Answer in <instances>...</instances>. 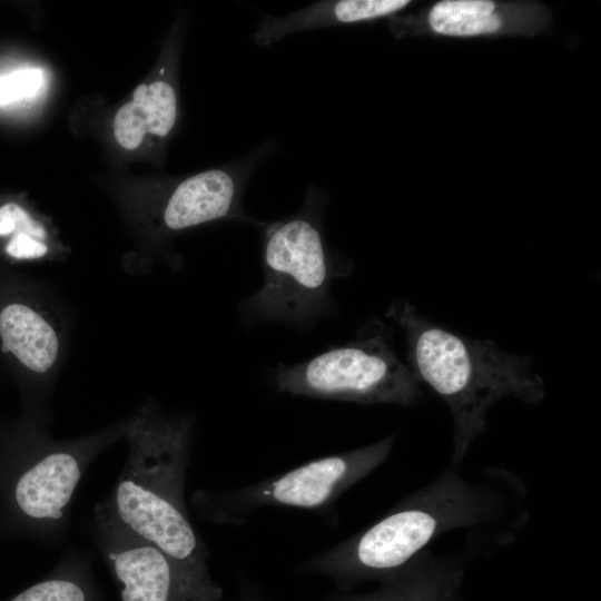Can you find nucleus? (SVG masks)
Instances as JSON below:
<instances>
[{"label": "nucleus", "instance_id": "10", "mask_svg": "<svg viewBox=\"0 0 601 601\" xmlns=\"http://www.w3.org/2000/svg\"><path fill=\"white\" fill-rule=\"evenodd\" d=\"M0 352L24 371L42 374L57 361L59 339L37 309L9 297L0 304Z\"/></svg>", "mask_w": 601, "mask_h": 601}, {"label": "nucleus", "instance_id": "16", "mask_svg": "<svg viewBox=\"0 0 601 601\" xmlns=\"http://www.w3.org/2000/svg\"><path fill=\"white\" fill-rule=\"evenodd\" d=\"M19 235H29L38 239H46L43 227L30 214L16 203L0 206V237L11 238Z\"/></svg>", "mask_w": 601, "mask_h": 601}, {"label": "nucleus", "instance_id": "9", "mask_svg": "<svg viewBox=\"0 0 601 601\" xmlns=\"http://www.w3.org/2000/svg\"><path fill=\"white\" fill-rule=\"evenodd\" d=\"M408 3V0L319 1L285 16L266 17L258 23L253 39L256 45L268 47L297 32L391 16Z\"/></svg>", "mask_w": 601, "mask_h": 601}, {"label": "nucleus", "instance_id": "13", "mask_svg": "<svg viewBox=\"0 0 601 601\" xmlns=\"http://www.w3.org/2000/svg\"><path fill=\"white\" fill-rule=\"evenodd\" d=\"M442 581L412 580L396 577L390 585L370 595L343 598L336 601H447L451 592Z\"/></svg>", "mask_w": 601, "mask_h": 601}, {"label": "nucleus", "instance_id": "2", "mask_svg": "<svg viewBox=\"0 0 601 601\" xmlns=\"http://www.w3.org/2000/svg\"><path fill=\"white\" fill-rule=\"evenodd\" d=\"M130 451L102 511L132 535L158 548L210 601L221 600L207 552L185 505L187 427L176 421H140L128 434Z\"/></svg>", "mask_w": 601, "mask_h": 601}, {"label": "nucleus", "instance_id": "17", "mask_svg": "<svg viewBox=\"0 0 601 601\" xmlns=\"http://www.w3.org/2000/svg\"><path fill=\"white\" fill-rule=\"evenodd\" d=\"M238 601H265V599L256 594L247 593L243 594Z\"/></svg>", "mask_w": 601, "mask_h": 601}, {"label": "nucleus", "instance_id": "1", "mask_svg": "<svg viewBox=\"0 0 601 601\" xmlns=\"http://www.w3.org/2000/svg\"><path fill=\"white\" fill-rule=\"evenodd\" d=\"M403 331L410 368L449 406L454 420V462L460 463L486 426L491 406L505 396L535 404L544 397L542 377L529 355L511 354L426 319L405 299L386 312Z\"/></svg>", "mask_w": 601, "mask_h": 601}, {"label": "nucleus", "instance_id": "15", "mask_svg": "<svg viewBox=\"0 0 601 601\" xmlns=\"http://www.w3.org/2000/svg\"><path fill=\"white\" fill-rule=\"evenodd\" d=\"M42 82L40 68H23L0 76V106L33 97Z\"/></svg>", "mask_w": 601, "mask_h": 601}, {"label": "nucleus", "instance_id": "6", "mask_svg": "<svg viewBox=\"0 0 601 601\" xmlns=\"http://www.w3.org/2000/svg\"><path fill=\"white\" fill-rule=\"evenodd\" d=\"M394 436L342 454L308 462L270 481L229 492L215 506L217 518L237 516L259 506L319 509L335 501L388 455Z\"/></svg>", "mask_w": 601, "mask_h": 601}, {"label": "nucleus", "instance_id": "5", "mask_svg": "<svg viewBox=\"0 0 601 601\" xmlns=\"http://www.w3.org/2000/svg\"><path fill=\"white\" fill-rule=\"evenodd\" d=\"M449 522L436 509L405 506L352 541L307 561L303 570L331 578L342 587L373 578L392 579Z\"/></svg>", "mask_w": 601, "mask_h": 601}, {"label": "nucleus", "instance_id": "14", "mask_svg": "<svg viewBox=\"0 0 601 601\" xmlns=\"http://www.w3.org/2000/svg\"><path fill=\"white\" fill-rule=\"evenodd\" d=\"M12 601H87V594L77 582L56 578L26 589Z\"/></svg>", "mask_w": 601, "mask_h": 601}, {"label": "nucleus", "instance_id": "4", "mask_svg": "<svg viewBox=\"0 0 601 601\" xmlns=\"http://www.w3.org/2000/svg\"><path fill=\"white\" fill-rule=\"evenodd\" d=\"M273 381L284 393L363 404L411 405L421 396L420 382L395 354L382 324L308 361L279 365Z\"/></svg>", "mask_w": 601, "mask_h": 601}, {"label": "nucleus", "instance_id": "11", "mask_svg": "<svg viewBox=\"0 0 601 601\" xmlns=\"http://www.w3.org/2000/svg\"><path fill=\"white\" fill-rule=\"evenodd\" d=\"M176 91L168 81L159 79L141 83L114 118V135L126 149H136L146 134L166 137L176 122Z\"/></svg>", "mask_w": 601, "mask_h": 601}, {"label": "nucleus", "instance_id": "12", "mask_svg": "<svg viewBox=\"0 0 601 601\" xmlns=\"http://www.w3.org/2000/svg\"><path fill=\"white\" fill-rule=\"evenodd\" d=\"M497 9L490 0H444L432 7L427 20L433 31L444 36L486 35L502 27Z\"/></svg>", "mask_w": 601, "mask_h": 601}, {"label": "nucleus", "instance_id": "7", "mask_svg": "<svg viewBox=\"0 0 601 601\" xmlns=\"http://www.w3.org/2000/svg\"><path fill=\"white\" fill-rule=\"evenodd\" d=\"M102 550L122 584L121 601H210L162 551L97 513Z\"/></svg>", "mask_w": 601, "mask_h": 601}, {"label": "nucleus", "instance_id": "3", "mask_svg": "<svg viewBox=\"0 0 601 601\" xmlns=\"http://www.w3.org/2000/svg\"><path fill=\"white\" fill-rule=\"evenodd\" d=\"M319 191L307 194L302 209L263 231V285L240 303L248 323L284 322L308 326L331 308V285L349 274L351 264L324 238Z\"/></svg>", "mask_w": 601, "mask_h": 601}, {"label": "nucleus", "instance_id": "8", "mask_svg": "<svg viewBox=\"0 0 601 601\" xmlns=\"http://www.w3.org/2000/svg\"><path fill=\"white\" fill-rule=\"evenodd\" d=\"M86 462L76 451H48L19 477L14 489L18 508L35 521L58 522L72 499Z\"/></svg>", "mask_w": 601, "mask_h": 601}]
</instances>
